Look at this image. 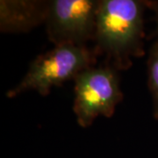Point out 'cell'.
I'll list each match as a JSON object with an SVG mask.
<instances>
[{
	"mask_svg": "<svg viewBox=\"0 0 158 158\" xmlns=\"http://www.w3.org/2000/svg\"><path fill=\"white\" fill-rule=\"evenodd\" d=\"M95 62L96 53L86 46H56L34 59L22 80L6 92V97L11 98L28 90L48 96L51 88L74 80L81 71L92 67Z\"/></svg>",
	"mask_w": 158,
	"mask_h": 158,
	"instance_id": "7a4b0ae2",
	"label": "cell"
},
{
	"mask_svg": "<svg viewBox=\"0 0 158 158\" xmlns=\"http://www.w3.org/2000/svg\"><path fill=\"white\" fill-rule=\"evenodd\" d=\"M148 84L153 102V117L158 119V39L151 46L148 58Z\"/></svg>",
	"mask_w": 158,
	"mask_h": 158,
	"instance_id": "8992f818",
	"label": "cell"
},
{
	"mask_svg": "<svg viewBox=\"0 0 158 158\" xmlns=\"http://www.w3.org/2000/svg\"><path fill=\"white\" fill-rule=\"evenodd\" d=\"M48 4L45 0H1V33H27L45 23Z\"/></svg>",
	"mask_w": 158,
	"mask_h": 158,
	"instance_id": "5b68a950",
	"label": "cell"
},
{
	"mask_svg": "<svg viewBox=\"0 0 158 158\" xmlns=\"http://www.w3.org/2000/svg\"><path fill=\"white\" fill-rule=\"evenodd\" d=\"M148 2L101 0L97 14L94 40L101 52L118 69H127L133 57L144 55V9Z\"/></svg>",
	"mask_w": 158,
	"mask_h": 158,
	"instance_id": "6da1fadb",
	"label": "cell"
},
{
	"mask_svg": "<svg viewBox=\"0 0 158 158\" xmlns=\"http://www.w3.org/2000/svg\"><path fill=\"white\" fill-rule=\"evenodd\" d=\"M98 0H51L46 19L47 34L55 46H85L94 39Z\"/></svg>",
	"mask_w": 158,
	"mask_h": 158,
	"instance_id": "277c9868",
	"label": "cell"
},
{
	"mask_svg": "<svg viewBox=\"0 0 158 158\" xmlns=\"http://www.w3.org/2000/svg\"><path fill=\"white\" fill-rule=\"evenodd\" d=\"M74 82L73 111L82 127H90L98 116L112 117L123 98L117 69L111 65L86 69Z\"/></svg>",
	"mask_w": 158,
	"mask_h": 158,
	"instance_id": "3957f363",
	"label": "cell"
},
{
	"mask_svg": "<svg viewBox=\"0 0 158 158\" xmlns=\"http://www.w3.org/2000/svg\"><path fill=\"white\" fill-rule=\"evenodd\" d=\"M148 5L152 6L153 10L155 11V18H156V30L154 31L153 36L156 37V39H158V2H148Z\"/></svg>",
	"mask_w": 158,
	"mask_h": 158,
	"instance_id": "52a82bcc",
	"label": "cell"
}]
</instances>
